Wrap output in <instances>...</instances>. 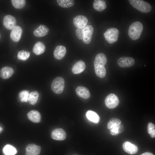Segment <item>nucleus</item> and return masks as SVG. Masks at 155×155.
Wrapping results in <instances>:
<instances>
[{"label":"nucleus","mask_w":155,"mask_h":155,"mask_svg":"<svg viewBox=\"0 0 155 155\" xmlns=\"http://www.w3.org/2000/svg\"><path fill=\"white\" fill-rule=\"evenodd\" d=\"M121 123V121L118 118H113L110 119L107 124L108 128L111 129L116 127Z\"/></svg>","instance_id":"nucleus-24"},{"label":"nucleus","mask_w":155,"mask_h":155,"mask_svg":"<svg viewBox=\"0 0 155 155\" xmlns=\"http://www.w3.org/2000/svg\"><path fill=\"white\" fill-rule=\"evenodd\" d=\"M83 42L86 44L90 42L91 40L92 34L94 32L93 27L91 25H87L83 29Z\"/></svg>","instance_id":"nucleus-8"},{"label":"nucleus","mask_w":155,"mask_h":155,"mask_svg":"<svg viewBox=\"0 0 155 155\" xmlns=\"http://www.w3.org/2000/svg\"><path fill=\"white\" fill-rule=\"evenodd\" d=\"M11 2L13 6L17 9H22L26 3L25 0H12Z\"/></svg>","instance_id":"nucleus-29"},{"label":"nucleus","mask_w":155,"mask_h":155,"mask_svg":"<svg viewBox=\"0 0 155 155\" xmlns=\"http://www.w3.org/2000/svg\"><path fill=\"white\" fill-rule=\"evenodd\" d=\"M106 7V2L104 0H95L93 3V7L96 11H103Z\"/></svg>","instance_id":"nucleus-23"},{"label":"nucleus","mask_w":155,"mask_h":155,"mask_svg":"<svg viewBox=\"0 0 155 155\" xmlns=\"http://www.w3.org/2000/svg\"><path fill=\"white\" fill-rule=\"evenodd\" d=\"M66 53L65 47L63 46L59 45L56 47L54 51V55L56 59L61 60L63 58Z\"/></svg>","instance_id":"nucleus-16"},{"label":"nucleus","mask_w":155,"mask_h":155,"mask_svg":"<svg viewBox=\"0 0 155 155\" xmlns=\"http://www.w3.org/2000/svg\"><path fill=\"white\" fill-rule=\"evenodd\" d=\"M1 37V34H0V38Z\"/></svg>","instance_id":"nucleus-37"},{"label":"nucleus","mask_w":155,"mask_h":155,"mask_svg":"<svg viewBox=\"0 0 155 155\" xmlns=\"http://www.w3.org/2000/svg\"><path fill=\"white\" fill-rule=\"evenodd\" d=\"M107 61L106 57L103 53H98L95 57L94 63V71L96 75L100 78H103L106 75L104 65Z\"/></svg>","instance_id":"nucleus-1"},{"label":"nucleus","mask_w":155,"mask_h":155,"mask_svg":"<svg viewBox=\"0 0 155 155\" xmlns=\"http://www.w3.org/2000/svg\"><path fill=\"white\" fill-rule=\"evenodd\" d=\"M86 116L89 120L95 123H98L100 120V117L97 113L92 111H87Z\"/></svg>","instance_id":"nucleus-22"},{"label":"nucleus","mask_w":155,"mask_h":155,"mask_svg":"<svg viewBox=\"0 0 155 155\" xmlns=\"http://www.w3.org/2000/svg\"><path fill=\"white\" fill-rule=\"evenodd\" d=\"M3 131V129L2 128L0 127V133L2 131Z\"/></svg>","instance_id":"nucleus-36"},{"label":"nucleus","mask_w":155,"mask_h":155,"mask_svg":"<svg viewBox=\"0 0 155 155\" xmlns=\"http://www.w3.org/2000/svg\"><path fill=\"white\" fill-rule=\"evenodd\" d=\"M27 116L29 119L33 122L38 123L40 121L41 115L37 111L32 110L30 111L28 113Z\"/></svg>","instance_id":"nucleus-20"},{"label":"nucleus","mask_w":155,"mask_h":155,"mask_svg":"<svg viewBox=\"0 0 155 155\" xmlns=\"http://www.w3.org/2000/svg\"><path fill=\"white\" fill-rule=\"evenodd\" d=\"M3 151L5 155H14L17 152L16 148L9 145H7L4 147Z\"/></svg>","instance_id":"nucleus-28"},{"label":"nucleus","mask_w":155,"mask_h":155,"mask_svg":"<svg viewBox=\"0 0 155 155\" xmlns=\"http://www.w3.org/2000/svg\"><path fill=\"white\" fill-rule=\"evenodd\" d=\"M45 46L44 44L42 42H37L33 47V52L37 55H40L42 54L45 51Z\"/></svg>","instance_id":"nucleus-21"},{"label":"nucleus","mask_w":155,"mask_h":155,"mask_svg":"<svg viewBox=\"0 0 155 155\" xmlns=\"http://www.w3.org/2000/svg\"><path fill=\"white\" fill-rule=\"evenodd\" d=\"M142 24L140 22H135L133 23L129 26L128 35L132 40H135L140 37L143 30Z\"/></svg>","instance_id":"nucleus-2"},{"label":"nucleus","mask_w":155,"mask_h":155,"mask_svg":"<svg viewBox=\"0 0 155 155\" xmlns=\"http://www.w3.org/2000/svg\"><path fill=\"white\" fill-rule=\"evenodd\" d=\"M118 126L110 130V132L112 135L117 136L119 134L118 130Z\"/></svg>","instance_id":"nucleus-33"},{"label":"nucleus","mask_w":155,"mask_h":155,"mask_svg":"<svg viewBox=\"0 0 155 155\" xmlns=\"http://www.w3.org/2000/svg\"><path fill=\"white\" fill-rule=\"evenodd\" d=\"M141 155H154L152 153L149 152H145L142 154Z\"/></svg>","instance_id":"nucleus-35"},{"label":"nucleus","mask_w":155,"mask_h":155,"mask_svg":"<svg viewBox=\"0 0 155 155\" xmlns=\"http://www.w3.org/2000/svg\"><path fill=\"white\" fill-rule=\"evenodd\" d=\"M49 32V28L46 26L41 24L34 30L33 34L36 37H40L46 35Z\"/></svg>","instance_id":"nucleus-15"},{"label":"nucleus","mask_w":155,"mask_h":155,"mask_svg":"<svg viewBox=\"0 0 155 155\" xmlns=\"http://www.w3.org/2000/svg\"><path fill=\"white\" fill-rule=\"evenodd\" d=\"M147 131L151 137H155V126L153 123L151 122L149 123L147 127Z\"/></svg>","instance_id":"nucleus-31"},{"label":"nucleus","mask_w":155,"mask_h":155,"mask_svg":"<svg viewBox=\"0 0 155 155\" xmlns=\"http://www.w3.org/2000/svg\"><path fill=\"white\" fill-rule=\"evenodd\" d=\"M105 103L107 108L112 109L118 106L119 103V100L118 97L115 94H110L106 97Z\"/></svg>","instance_id":"nucleus-6"},{"label":"nucleus","mask_w":155,"mask_h":155,"mask_svg":"<svg viewBox=\"0 0 155 155\" xmlns=\"http://www.w3.org/2000/svg\"><path fill=\"white\" fill-rule=\"evenodd\" d=\"M117 63L121 67H129L134 65L135 60L133 58L131 57H122L118 59Z\"/></svg>","instance_id":"nucleus-10"},{"label":"nucleus","mask_w":155,"mask_h":155,"mask_svg":"<svg viewBox=\"0 0 155 155\" xmlns=\"http://www.w3.org/2000/svg\"></svg>","instance_id":"nucleus-38"},{"label":"nucleus","mask_w":155,"mask_h":155,"mask_svg":"<svg viewBox=\"0 0 155 155\" xmlns=\"http://www.w3.org/2000/svg\"><path fill=\"white\" fill-rule=\"evenodd\" d=\"M14 70L11 67L8 66L4 67L0 70V77L3 79H7L13 74Z\"/></svg>","instance_id":"nucleus-18"},{"label":"nucleus","mask_w":155,"mask_h":155,"mask_svg":"<svg viewBox=\"0 0 155 155\" xmlns=\"http://www.w3.org/2000/svg\"><path fill=\"white\" fill-rule=\"evenodd\" d=\"M124 130V126L123 125L120 124L118 126V130L119 134L123 132Z\"/></svg>","instance_id":"nucleus-34"},{"label":"nucleus","mask_w":155,"mask_h":155,"mask_svg":"<svg viewBox=\"0 0 155 155\" xmlns=\"http://www.w3.org/2000/svg\"><path fill=\"white\" fill-rule=\"evenodd\" d=\"M3 23L5 28L12 30L16 26L17 21L14 16L11 15H7L4 17Z\"/></svg>","instance_id":"nucleus-7"},{"label":"nucleus","mask_w":155,"mask_h":155,"mask_svg":"<svg viewBox=\"0 0 155 155\" xmlns=\"http://www.w3.org/2000/svg\"><path fill=\"white\" fill-rule=\"evenodd\" d=\"M129 1L133 7L142 13H148L151 10L152 7L150 5L144 1L129 0Z\"/></svg>","instance_id":"nucleus-3"},{"label":"nucleus","mask_w":155,"mask_h":155,"mask_svg":"<svg viewBox=\"0 0 155 155\" xmlns=\"http://www.w3.org/2000/svg\"><path fill=\"white\" fill-rule=\"evenodd\" d=\"M75 92L79 97L83 99H88L90 96V93L88 89L83 86L78 87L76 89Z\"/></svg>","instance_id":"nucleus-17"},{"label":"nucleus","mask_w":155,"mask_h":155,"mask_svg":"<svg viewBox=\"0 0 155 155\" xmlns=\"http://www.w3.org/2000/svg\"><path fill=\"white\" fill-rule=\"evenodd\" d=\"M59 5L64 8H68L72 6L74 4V1L73 0H57Z\"/></svg>","instance_id":"nucleus-25"},{"label":"nucleus","mask_w":155,"mask_h":155,"mask_svg":"<svg viewBox=\"0 0 155 155\" xmlns=\"http://www.w3.org/2000/svg\"><path fill=\"white\" fill-rule=\"evenodd\" d=\"M122 146L123 150L130 154H135L138 150V147L136 145L128 141L124 143Z\"/></svg>","instance_id":"nucleus-14"},{"label":"nucleus","mask_w":155,"mask_h":155,"mask_svg":"<svg viewBox=\"0 0 155 155\" xmlns=\"http://www.w3.org/2000/svg\"><path fill=\"white\" fill-rule=\"evenodd\" d=\"M76 35L80 40H83V29L77 28L75 31Z\"/></svg>","instance_id":"nucleus-32"},{"label":"nucleus","mask_w":155,"mask_h":155,"mask_svg":"<svg viewBox=\"0 0 155 155\" xmlns=\"http://www.w3.org/2000/svg\"><path fill=\"white\" fill-rule=\"evenodd\" d=\"M88 22L87 18L83 15H78L74 17L73 20L74 26L80 29H83L87 26Z\"/></svg>","instance_id":"nucleus-9"},{"label":"nucleus","mask_w":155,"mask_h":155,"mask_svg":"<svg viewBox=\"0 0 155 155\" xmlns=\"http://www.w3.org/2000/svg\"><path fill=\"white\" fill-rule=\"evenodd\" d=\"M51 136L52 139L57 140H63L65 139L66 134L65 131L61 128H56L52 132Z\"/></svg>","instance_id":"nucleus-11"},{"label":"nucleus","mask_w":155,"mask_h":155,"mask_svg":"<svg viewBox=\"0 0 155 155\" xmlns=\"http://www.w3.org/2000/svg\"><path fill=\"white\" fill-rule=\"evenodd\" d=\"M30 54V53L29 51L22 50L18 52L17 57L19 60L25 61L29 58Z\"/></svg>","instance_id":"nucleus-30"},{"label":"nucleus","mask_w":155,"mask_h":155,"mask_svg":"<svg viewBox=\"0 0 155 155\" xmlns=\"http://www.w3.org/2000/svg\"><path fill=\"white\" fill-rule=\"evenodd\" d=\"M39 95L37 91H34L30 93L28 102L31 104H35L38 101Z\"/></svg>","instance_id":"nucleus-26"},{"label":"nucleus","mask_w":155,"mask_h":155,"mask_svg":"<svg viewBox=\"0 0 155 155\" xmlns=\"http://www.w3.org/2000/svg\"><path fill=\"white\" fill-rule=\"evenodd\" d=\"M86 67L85 63L83 61H79L76 63L73 66L72 71L74 74H78L84 71Z\"/></svg>","instance_id":"nucleus-19"},{"label":"nucleus","mask_w":155,"mask_h":155,"mask_svg":"<svg viewBox=\"0 0 155 155\" xmlns=\"http://www.w3.org/2000/svg\"><path fill=\"white\" fill-rule=\"evenodd\" d=\"M26 155H39L41 148L39 146L34 144H30L26 146Z\"/></svg>","instance_id":"nucleus-13"},{"label":"nucleus","mask_w":155,"mask_h":155,"mask_svg":"<svg viewBox=\"0 0 155 155\" xmlns=\"http://www.w3.org/2000/svg\"><path fill=\"white\" fill-rule=\"evenodd\" d=\"M65 81L63 78L58 77L55 78L52 81L51 88L55 93L59 94L61 93L64 89Z\"/></svg>","instance_id":"nucleus-5"},{"label":"nucleus","mask_w":155,"mask_h":155,"mask_svg":"<svg viewBox=\"0 0 155 155\" xmlns=\"http://www.w3.org/2000/svg\"><path fill=\"white\" fill-rule=\"evenodd\" d=\"M30 94L29 91L27 90H25L20 92L19 94L20 100L23 102H28Z\"/></svg>","instance_id":"nucleus-27"},{"label":"nucleus","mask_w":155,"mask_h":155,"mask_svg":"<svg viewBox=\"0 0 155 155\" xmlns=\"http://www.w3.org/2000/svg\"><path fill=\"white\" fill-rule=\"evenodd\" d=\"M22 31V29L20 26H16L10 32V37L11 39L14 42L19 41L21 38Z\"/></svg>","instance_id":"nucleus-12"},{"label":"nucleus","mask_w":155,"mask_h":155,"mask_svg":"<svg viewBox=\"0 0 155 155\" xmlns=\"http://www.w3.org/2000/svg\"><path fill=\"white\" fill-rule=\"evenodd\" d=\"M119 31L115 28H111L108 29L104 34L106 40L110 44H112L117 41Z\"/></svg>","instance_id":"nucleus-4"}]
</instances>
